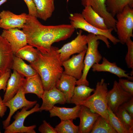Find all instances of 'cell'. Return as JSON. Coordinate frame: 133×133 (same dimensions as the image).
<instances>
[{
  "label": "cell",
  "instance_id": "obj_1",
  "mask_svg": "<svg viewBox=\"0 0 133 133\" xmlns=\"http://www.w3.org/2000/svg\"><path fill=\"white\" fill-rule=\"evenodd\" d=\"M22 29L28 44L43 53L49 51L53 43L70 37L75 29L70 24L44 25L37 18L28 14Z\"/></svg>",
  "mask_w": 133,
  "mask_h": 133
},
{
  "label": "cell",
  "instance_id": "obj_2",
  "mask_svg": "<svg viewBox=\"0 0 133 133\" xmlns=\"http://www.w3.org/2000/svg\"><path fill=\"white\" fill-rule=\"evenodd\" d=\"M58 49L52 46L48 52L43 53L39 51L37 60L30 64L40 76L44 91L55 86L64 71L62 62L57 51Z\"/></svg>",
  "mask_w": 133,
  "mask_h": 133
},
{
  "label": "cell",
  "instance_id": "obj_3",
  "mask_svg": "<svg viewBox=\"0 0 133 133\" xmlns=\"http://www.w3.org/2000/svg\"><path fill=\"white\" fill-rule=\"evenodd\" d=\"M87 36V48L84 60V68L81 77L76 81L77 85H84L89 86V82L87 79L89 71L94 64L99 63L102 59L98 49L100 43L99 40L104 41L108 48L110 47L108 39L105 36L91 33H89Z\"/></svg>",
  "mask_w": 133,
  "mask_h": 133
},
{
  "label": "cell",
  "instance_id": "obj_4",
  "mask_svg": "<svg viewBox=\"0 0 133 133\" xmlns=\"http://www.w3.org/2000/svg\"><path fill=\"white\" fill-rule=\"evenodd\" d=\"M108 91L107 84L102 79L97 83L94 93L82 103L81 105L87 107L92 111L102 116L109 122L107 99Z\"/></svg>",
  "mask_w": 133,
  "mask_h": 133
},
{
  "label": "cell",
  "instance_id": "obj_5",
  "mask_svg": "<svg viewBox=\"0 0 133 133\" xmlns=\"http://www.w3.org/2000/svg\"><path fill=\"white\" fill-rule=\"evenodd\" d=\"M116 32L119 42L124 45L133 37V8L128 5L116 16Z\"/></svg>",
  "mask_w": 133,
  "mask_h": 133
},
{
  "label": "cell",
  "instance_id": "obj_6",
  "mask_svg": "<svg viewBox=\"0 0 133 133\" xmlns=\"http://www.w3.org/2000/svg\"><path fill=\"white\" fill-rule=\"evenodd\" d=\"M70 24L75 29H80L97 35L105 36L114 44L119 42L116 37L113 35L112 32L114 31L112 28L107 30L97 28L87 23L83 18L81 13H76L71 14L69 17Z\"/></svg>",
  "mask_w": 133,
  "mask_h": 133
},
{
  "label": "cell",
  "instance_id": "obj_7",
  "mask_svg": "<svg viewBox=\"0 0 133 133\" xmlns=\"http://www.w3.org/2000/svg\"><path fill=\"white\" fill-rule=\"evenodd\" d=\"M39 104L37 103L31 110L23 107L20 111H18L15 115L14 120L5 129L4 133H36L34 129L36 126L34 125L25 126L24 123L26 118L30 115L37 112H40Z\"/></svg>",
  "mask_w": 133,
  "mask_h": 133
},
{
  "label": "cell",
  "instance_id": "obj_8",
  "mask_svg": "<svg viewBox=\"0 0 133 133\" xmlns=\"http://www.w3.org/2000/svg\"><path fill=\"white\" fill-rule=\"evenodd\" d=\"M80 29L77 37L71 42L64 45L57 51L62 62L70 58L72 55L79 53L86 50L87 48V36L82 34Z\"/></svg>",
  "mask_w": 133,
  "mask_h": 133
},
{
  "label": "cell",
  "instance_id": "obj_9",
  "mask_svg": "<svg viewBox=\"0 0 133 133\" xmlns=\"http://www.w3.org/2000/svg\"><path fill=\"white\" fill-rule=\"evenodd\" d=\"M25 94L22 87L13 98L4 103L6 106L9 108L10 111L7 118L2 121L4 129L10 124L12 116L18 110L23 107L27 108L29 109L37 103L36 100L31 101L27 100L25 97Z\"/></svg>",
  "mask_w": 133,
  "mask_h": 133
},
{
  "label": "cell",
  "instance_id": "obj_10",
  "mask_svg": "<svg viewBox=\"0 0 133 133\" xmlns=\"http://www.w3.org/2000/svg\"><path fill=\"white\" fill-rule=\"evenodd\" d=\"M133 96L131 94L124 91L120 86L118 82L115 81L113 88L107 92L108 106L115 113L120 106L130 100Z\"/></svg>",
  "mask_w": 133,
  "mask_h": 133
},
{
  "label": "cell",
  "instance_id": "obj_11",
  "mask_svg": "<svg viewBox=\"0 0 133 133\" xmlns=\"http://www.w3.org/2000/svg\"><path fill=\"white\" fill-rule=\"evenodd\" d=\"M86 50L77 55H73L70 58L62 62L64 68L63 73L71 76L78 80L81 77L84 65V58Z\"/></svg>",
  "mask_w": 133,
  "mask_h": 133
},
{
  "label": "cell",
  "instance_id": "obj_12",
  "mask_svg": "<svg viewBox=\"0 0 133 133\" xmlns=\"http://www.w3.org/2000/svg\"><path fill=\"white\" fill-rule=\"evenodd\" d=\"M106 0H81L84 7L90 5L104 19L108 28H112L116 32V19L107 10Z\"/></svg>",
  "mask_w": 133,
  "mask_h": 133
},
{
  "label": "cell",
  "instance_id": "obj_13",
  "mask_svg": "<svg viewBox=\"0 0 133 133\" xmlns=\"http://www.w3.org/2000/svg\"><path fill=\"white\" fill-rule=\"evenodd\" d=\"M27 14L23 13L17 15L8 10H3L0 13V27L7 30L13 28H22L25 24Z\"/></svg>",
  "mask_w": 133,
  "mask_h": 133
},
{
  "label": "cell",
  "instance_id": "obj_14",
  "mask_svg": "<svg viewBox=\"0 0 133 133\" xmlns=\"http://www.w3.org/2000/svg\"><path fill=\"white\" fill-rule=\"evenodd\" d=\"M41 99L42 103L40 107V112L49 111L56 104H64L67 103L64 94L55 86L49 90L44 91Z\"/></svg>",
  "mask_w": 133,
  "mask_h": 133
},
{
  "label": "cell",
  "instance_id": "obj_15",
  "mask_svg": "<svg viewBox=\"0 0 133 133\" xmlns=\"http://www.w3.org/2000/svg\"><path fill=\"white\" fill-rule=\"evenodd\" d=\"M1 35L9 43L14 54L19 49L28 44L26 34L18 28L3 30Z\"/></svg>",
  "mask_w": 133,
  "mask_h": 133
},
{
  "label": "cell",
  "instance_id": "obj_16",
  "mask_svg": "<svg viewBox=\"0 0 133 133\" xmlns=\"http://www.w3.org/2000/svg\"><path fill=\"white\" fill-rule=\"evenodd\" d=\"M14 55L9 43L0 35V76L12 69Z\"/></svg>",
  "mask_w": 133,
  "mask_h": 133
},
{
  "label": "cell",
  "instance_id": "obj_17",
  "mask_svg": "<svg viewBox=\"0 0 133 133\" xmlns=\"http://www.w3.org/2000/svg\"><path fill=\"white\" fill-rule=\"evenodd\" d=\"M99 116L98 114L92 111L87 107L81 105L79 117L80 119L79 133H90Z\"/></svg>",
  "mask_w": 133,
  "mask_h": 133
},
{
  "label": "cell",
  "instance_id": "obj_18",
  "mask_svg": "<svg viewBox=\"0 0 133 133\" xmlns=\"http://www.w3.org/2000/svg\"><path fill=\"white\" fill-rule=\"evenodd\" d=\"M13 70L7 82L6 89L2 100L4 103L13 98L23 87L24 84V77L15 70Z\"/></svg>",
  "mask_w": 133,
  "mask_h": 133
},
{
  "label": "cell",
  "instance_id": "obj_19",
  "mask_svg": "<svg viewBox=\"0 0 133 133\" xmlns=\"http://www.w3.org/2000/svg\"><path fill=\"white\" fill-rule=\"evenodd\" d=\"M102 59L101 63H96L92 66L91 68L93 71L108 72L116 75L120 78L125 77L130 80H133V77L126 73V71L118 67L116 63L109 62L104 57Z\"/></svg>",
  "mask_w": 133,
  "mask_h": 133
},
{
  "label": "cell",
  "instance_id": "obj_20",
  "mask_svg": "<svg viewBox=\"0 0 133 133\" xmlns=\"http://www.w3.org/2000/svg\"><path fill=\"white\" fill-rule=\"evenodd\" d=\"M77 80L74 77L63 73L56 83V87L64 94L67 103H70Z\"/></svg>",
  "mask_w": 133,
  "mask_h": 133
},
{
  "label": "cell",
  "instance_id": "obj_21",
  "mask_svg": "<svg viewBox=\"0 0 133 133\" xmlns=\"http://www.w3.org/2000/svg\"><path fill=\"white\" fill-rule=\"evenodd\" d=\"M23 87L26 94L33 93L41 99L44 90L41 78L37 73L25 78Z\"/></svg>",
  "mask_w": 133,
  "mask_h": 133
},
{
  "label": "cell",
  "instance_id": "obj_22",
  "mask_svg": "<svg viewBox=\"0 0 133 133\" xmlns=\"http://www.w3.org/2000/svg\"><path fill=\"white\" fill-rule=\"evenodd\" d=\"M81 105H76L73 108L60 107L54 106L49 111L50 117L57 116L61 120H73L79 117Z\"/></svg>",
  "mask_w": 133,
  "mask_h": 133
},
{
  "label": "cell",
  "instance_id": "obj_23",
  "mask_svg": "<svg viewBox=\"0 0 133 133\" xmlns=\"http://www.w3.org/2000/svg\"><path fill=\"white\" fill-rule=\"evenodd\" d=\"M81 14L85 20L88 23L99 29H109L104 18L96 12L90 5L84 7Z\"/></svg>",
  "mask_w": 133,
  "mask_h": 133
},
{
  "label": "cell",
  "instance_id": "obj_24",
  "mask_svg": "<svg viewBox=\"0 0 133 133\" xmlns=\"http://www.w3.org/2000/svg\"><path fill=\"white\" fill-rule=\"evenodd\" d=\"M38 18L44 21L50 17L55 10L54 0H33Z\"/></svg>",
  "mask_w": 133,
  "mask_h": 133
},
{
  "label": "cell",
  "instance_id": "obj_25",
  "mask_svg": "<svg viewBox=\"0 0 133 133\" xmlns=\"http://www.w3.org/2000/svg\"><path fill=\"white\" fill-rule=\"evenodd\" d=\"M95 89L84 85H77L75 87L70 103L75 104L76 105H81L82 103L91 95Z\"/></svg>",
  "mask_w": 133,
  "mask_h": 133
},
{
  "label": "cell",
  "instance_id": "obj_26",
  "mask_svg": "<svg viewBox=\"0 0 133 133\" xmlns=\"http://www.w3.org/2000/svg\"><path fill=\"white\" fill-rule=\"evenodd\" d=\"M12 69L26 78L34 75L37 73L36 71L29 64L14 55Z\"/></svg>",
  "mask_w": 133,
  "mask_h": 133
},
{
  "label": "cell",
  "instance_id": "obj_27",
  "mask_svg": "<svg viewBox=\"0 0 133 133\" xmlns=\"http://www.w3.org/2000/svg\"><path fill=\"white\" fill-rule=\"evenodd\" d=\"M39 50L29 44L23 47L14 54L16 56L26 60L30 64L34 62L37 59Z\"/></svg>",
  "mask_w": 133,
  "mask_h": 133
},
{
  "label": "cell",
  "instance_id": "obj_28",
  "mask_svg": "<svg viewBox=\"0 0 133 133\" xmlns=\"http://www.w3.org/2000/svg\"><path fill=\"white\" fill-rule=\"evenodd\" d=\"M107 11L114 17L128 5L133 8V0H106Z\"/></svg>",
  "mask_w": 133,
  "mask_h": 133
},
{
  "label": "cell",
  "instance_id": "obj_29",
  "mask_svg": "<svg viewBox=\"0 0 133 133\" xmlns=\"http://www.w3.org/2000/svg\"><path fill=\"white\" fill-rule=\"evenodd\" d=\"M91 133H117L109 122L100 115L93 126Z\"/></svg>",
  "mask_w": 133,
  "mask_h": 133
},
{
  "label": "cell",
  "instance_id": "obj_30",
  "mask_svg": "<svg viewBox=\"0 0 133 133\" xmlns=\"http://www.w3.org/2000/svg\"><path fill=\"white\" fill-rule=\"evenodd\" d=\"M73 120H61L54 128L57 133H79V127L75 125Z\"/></svg>",
  "mask_w": 133,
  "mask_h": 133
},
{
  "label": "cell",
  "instance_id": "obj_31",
  "mask_svg": "<svg viewBox=\"0 0 133 133\" xmlns=\"http://www.w3.org/2000/svg\"><path fill=\"white\" fill-rule=\"evenodd\" d=\"M108 113L109 122L117 133H131L108 107Z\"/></svg>",
  "mask_w": 133,
  "mask_h": 133
},
{
  "label": "cell",
  "instance_id": "obj_32",
  "mask_svg": "<svg viewBox=\"0 0 133 133\" xmlns=\"http://www.w3.org/2000/svg\"><path fill=\"white\" fill-rule=\"evenodd\" d=\"M126 128L133 133V117L120 106L115 113Z\"/></svg>",
  "mask_w": 133,
  "mask_h": 133
},
{
  "label": "cell",
  "instance_id": "obj_33",
  "mask_svg": "<svg viewBox=\"0 0 133 133\" xmlns=\"http://www.w3.org/2000/svg\"><path fill=\"white\" fill-rule=\"evenodd\" d=\"M125 44L128 51L125 57V60L127 67L133 69V42L131 38L128 39Z\"/></svg>",
  "mask_w": 133,
  "mask_h": 133
},
{
  "label": "cell",
  "instance_id": "obj_34",
  "mask_svg": "<svg viewBox=\"0 0 133 133\" xmlns=\"http://www.w3.org/2000/svg\"><path fill=\"white\" fill-rule=\"evenodd\" d=\"M118 83L121 87L125 91L133 96V82L128 79L121 78Z\"/></svg>",
  "mask_w": 133,
  "mask_h": 133
},
{
  "label": "cell",
  "instance_id": "obj_35",
  "mask_svg": "<svg viewBox=\"0 0 133 133\" xmlns=\"http://www.w3.org/2000/svg\"><path fill=\"white\" fill-rule=\"evenodd\" d=\"M43 123L38 128V131L42 133H57L54 128L45 120L43 121Z\"/></svg>",
  "mask_w": 133,
  "mask_h": 133
},
{
  "label": "cell",
  "instance_id": "obj_36",
  "mask_svg": "<svg viewBox=\"0 0 133 133\" xmlns=\"http://www.w3.org/2000/svg\"><path fill=\"white\" fill-rule=\"evenodd\" d=\"M11 70L8 71L0 76V90L6 91L8 81L10 77Z\"/></svg>",
  "mask_w": 133,
  "mask_h": 133
},
{
  "label": "cell",
  "instance_id": "obj_37",
  "mask_svg": "<svg viewBox=\"0 0 133 133\" xmlns=\"http://www.w3.org/2000/svg\"><path fill=\"white\" fill-rule=\"evenodd\" d=\"M28 8L29 15L38 18L36 11L33 0H23Z\"/></svg>",
  "mask_w": 133,
  "mask_h": 133
},
{
  "label": "cell",
  "instance_id": "obj_38",
  "mask_svg": "<svg viewBox=\"0 0 133 133\" xmlns=\"http://www.w3.org/2000/svg\"><path fill=\"white\" fill-rule=\"evenodd\" d=\"M120 106L133 117V97Z\"/></svg>",
  "mask_w": 133,
  "mask_h": 133
},
{
  "label": "cell",
  "instance_id": "obj_39",
  "mask_svg": "<svg viewBox=\"0 0 133 133\" xmlns=\"http://www.w3.org/2000/svg\"><path fill=\"white\" fill-rule=\"evenodd\" d=\"M7 109V107L3 102L2 99L0 96V117L3 116Z\"/></svg>",
  "mask_w": 133,
  "mask_h": 133
},
{
  "label": "cell",
  "instance_id": "obj_40",
  "mask_svg": "<svg viewBox=\"0 0 133 133\" xmlns=\"http://www.w3.org/2000/svg\"><path fill=\"white\" fill-rule=\"evenodd\" d=\"M7 0H0V6L2 4L5 2Z\"/></svg>",
  "mask_w": 133,
  "mask_h": 133
},
{
  "label": "cell",
  "instance_id": "obj_41",
  "mask_svg": "<svg viewBox=\"0 0 133 133\" xmlns=\"http://www.w3.org/2000/svg\"><path fill=\"white\" fill-rule=\"evenodd\" d=\"M0 23H1V20H0Z\"/></svg>",
  "mask_w": 133,
  "mask_h": 133
},
{
  "label": "cell",
  "instance_id": "obj_42",
  "mask_svg": "<svg viewBox=\"0 0 133 133\" xmlns=\"http://www.w3.org/2000/svg\"><path fill=\"white\" fill-rule=\"evenodd\" d=\"M0 133H1V132H0Z\"/></svg>",
  "mask_w": 133,
  "mask_h": 133
},
{
  "label": "cell",
  "instance_id": "obj_43",
  "mask_svg": "<svg viewBox=\"0 0 133 133\" xmlns=\"http://www.w3.org/2000/svg\"></svg>",
  "mask_w": 133,
  "mask_h": 133
}]
</instances>
